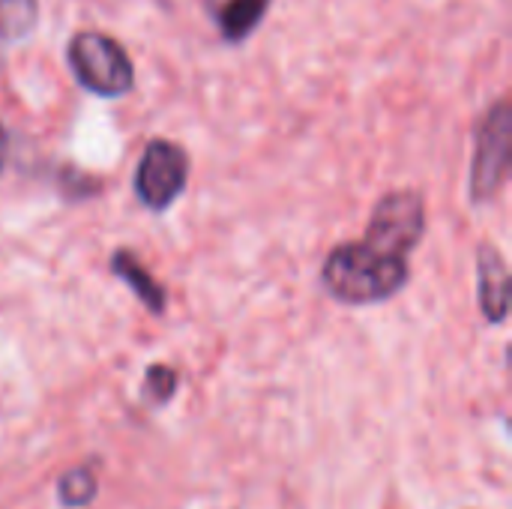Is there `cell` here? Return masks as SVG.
<instances>
[{
	"label": "cell",
	"instance_id": "obj_12",
	"mask_svg": "<svg viewBox=\"0 0 512 509\" xmlns=\"http://www.w3.org/2000/svg\"><path fill=\"white\" fill-rule=\"evenodd\" d=\"M6 153H9V135H6V129L0 126V171H3V165H6Z\"/></svg>",
	"mask_w": 512,
	"mask_h": 509
},
{
	"label": "cell",
	"instance_id": "obj_1",
	"mask_svg": "<svg viewBox=\"0 0 512 509\" xmlns=\"http://www.w3.org/2000/svg\"><path fill=\"white\" fill-rule=\"evenodd\" d=\"M408 258L375 249L372 243H342L327 255L324 285L348 306H369L399 294L408 282Z\"/></svg>",
	"mask_w": 512,
	"mask_h": 509
},
{
	"label": "cell",
	"instance_id": "obj_4",
	"mask_svg": "<svg viewBox=\"0 0 512 509\" xmlns=\"http://www.w3.org/2000/svg\"><path fill=\"white\" fill-rule=\"evenodd\" d=\"M512 147V111L510 102L501 99L483 120L477 135L474 171H471V195L477 204L492 201L507 180Z\"/></svg>",
	"mask_w": 512,
	"mask_h": 509
},
{
	"label": "cell",
	"instance_id": "obj_9",
	"mask_svg": "<svg viewBox=\"0 0 512 509\" xmlns=\"http://www.w3.org/2000/svg\"><path fill=\"white\" fill-rule=\"evenodd\" d=\"M39 15L36 0H0V39H21Z\"/></svg>",
	"mask_w": 512,
	"mask_h": 509
},
{
	"label": "cell",
	"instance_id": "obj_8",
	"mask_svg": "<svg viewBox=\"0 0 512 509\" xmlns=\"http://www.w3.org/2000/svg\"><path fill=\"white\" fill-rule=\"evenodd\" d=\"M270 9V0H225L219 6V30L228 42H240L246 39L258 24L261 18L267 15Z\"/></svg>",
	"mask_w": 512,
	"mask_h": 509
},
{
	"label": "cell",
	"instance_id": "obj_3",
	"mask_svg": "<svg viewBox=\"0 0 512 509\" xmlns=\"http://www.w3.org/2000/svg\"><path fill=\"white\" fill-rule=\"evenodd\" d=\"M423 231H426L423 195H417V192H390L375 204L363 240L372 243L381 252L408 258L420 246Z\"/></svg>",
	"mask_w": 512,
	"mask_h": 509
},
{
	"label": "cell",
	"instance_id": "obj_7",
	"mask_svg": "<svg viewBox=\"0 0 512 509\" xmlns=\"http://www.w3.org/2000/svg\"><path fill=\"white\" fill-rule=\"evenodd\" d=\"M111 270L129 285V291L138 294V300H141L150 312H162V309H165V288L138 264V258H135L132 252H126V249L114 252Z\"/></svg>",
	"mask_w": 512,
	"mask_h": 509
},
{
	"label": "cell",
	"instance_id": "obj_2",
	"mask_svg": "<svg viewBox=\"0 0 512 509\" xmlns=\"http://www.w3.org/2000/svg\"><path fill=\"white\" fill-rule=\"evenodd\" d=\"M69 66L78 84H84L90 93L105 96V99H117L129 93L135 84V69L123 45L99 30H84L72 36Z\"/></svg>",
	"mask_w": 512,
	"mask_h": 509
},
{
	"label": "cell",
	"instance_id": "obj_11",
	"mask_svg": "<svg viewBox=\"0 0 512 509\" xmlns=\"http://www.w3.org/2000/svg\"><path fill=\"white\" fill-rule=\"evenodd\" d=\"M177 390V375L168 369V366H153L147 369V378H144V393L147 399L153 402H168Z\"/></svg>",
	"mask_w": 512,
	"mask_h": 509
},
{
	"label": "cell",
	"instance_id": "obj_5",
	"mask_svg": "<svg viewBox=\"0 0 512 509\" xmlns=\"http://www.w3.org/2000/svg\"><path fill=\"white\" fill-rule=\"evenodd\" d=\"M189 177V156L180 144L156 138L147 144L138 174H135V195L150 210H165L177 201Z\"/></svg>",
	"mask_w": 512,
	"mask_h": 509
},
{
	"label": "cell",
	"instance_id": "obj_6",
	"mask_svg": "<svg viewBox=\"0 0 512 509\" xmlns=\"http://www.w3.org/2000/svg\"><path fill=\"white\" fill-rule=\"evenodd\" d=\"M480 309L492 324H501L510 312V273L507 261L492 243L480 246Z\"/></svg>",
	"mask_w": 512,
	"mask_h": 509
},
{
	"label": "cell",
	"instance_id": "obj_10",
	"mask_svg": "<svg viewBox=\"0 0 512 509\" xmlns=\"http://www.w3.org/2000/svg\"><path fill=\"white\" fill-rule=\"evenodd\" d=\"M96 495V477L84 468H72L69 474H63L60 480V498L66 507H81L90 504Z\"/></svg>",
	"mask_w": 512,
	"mask_h": 509
}]
</instances>
